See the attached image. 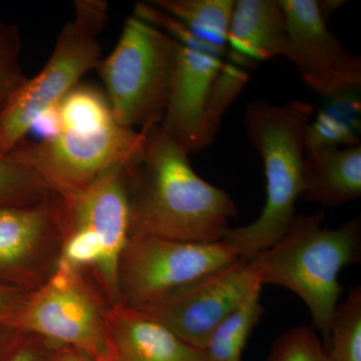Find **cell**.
<instances>
[{"label": "cell", "instance_id": "obj_26", "mask_svg": "<svg viewBox=\"0 0 361 361\" xmlns=\"http://www.w3.org/2000/svg\"><path fill=\"white\" fill-rule=\"evenodd\" d=\"M37 130L42 140L49 139L61 132L59 104L44 111L33 123L32 130Z\"/></svg>", "mask_w": 361, "mask_h": 361}, {"label": "cell", "instance_id": "obj_2", "mask_svg": "<svg viewBox=\"0 0 361 361\" xmlns=\"http://www.w3.org/2000/svg\"><path fill=\"white\" fill-rule=\"evenodd\" d=\"M313 116L312 104L303 101L274 104L255 99L247 106V135L264 163L267 196L258 219L229 228L223 236L240 258L267 250L293 222L297 199L303 194L304 156Z\"/></svg>", "mask_w": 361, "mask_h": 361}, {"label": "cell", "instance_id": "obj_3", "mask_svg": "<svg viewBox=\"0 0 361 361\" xmlns=\"http://www.w3.org/2000/svg\"><path fill=\"white\" fill-rule=\"evenodd\" d=\"M323 219V213L296 215L274 245L246 260L262 286L278 285L302 299L325 348L342 292L339 274L361 259V220L356 215L336 229H326Z\"/></svg>", "mask_w": 361, "mask_h": 361}, {"label": "cell", "instance_id": "obj_18", "mask_svg": "<svg viewBox=\"0 0 361 361\" xmlns=\"http://www.w3.org/2000/svg\"><path fill=\"white\" fill-rule=\"evenodd\" d=\"M262 287L256 285L213 332L205 350L212 361H242L247 341L264 312L260 302Z\"/></svg>", "mask_w": 361, "mask_h": 361}, {"label": "cell", "instance_id": "obj_27", "mask_svg": "<svg viewBox=\"0 0 361 361\" xmlns=\"http://www.w3.org/2000/svg\"><path fill=\"white\" fill-rule=\"evenodd\" d=\"M25 336L11 322L0 320V361H6Z\"/></svg>", "mask_w": 361, "mask_h": 361}, {"label": "cell", "instance_id": "obj_22", "mask_svg": "<svg viewBox=\"0 0 361 361\" xmlns=\"http://www.w3.org/2000/svg\"><path fill=\"white\" fill-rule=\"evenodd\" d=\"M20 30L0 18V115L27 80L20 66Z\"/></svg>", "mask_w": 361, "mask_h": 361}, {"label": "cell", "instance_id": "obj_10", "mask_svg": "<svg viewBox=\"0 0 361 361\" xmlns=\"http://www.w3.org/2000/svg\"><path fill=\"white\" fill-rule=\"evenodd\" d=\"M140 152L85 189L56 194L61 227L87 233L101 248L102 261L97 273L114 304L118 302V264L130 235L128 174Z\"/></svg>", "mask_w": 361, "mask_h": 361}, {"label": "cell", "instance_id": "obj_28", "mask_svg": "<svg viewBox=\"0 0 361 361\" xmlns=\"http://www.w3.org/2000/svg\"><path fill=\"white\" fill-rule=\"evenodd\" d=\"M51 361H94L89 355L68 346L58 345Z\"/></svg>", "mask_w": 361, "mask_h": 361}, {"label": "cell", "instance_id": "obj_4", "mask_svg": "<svg viewBox=\"0 0 361 361\" xmlns=\"http://www.w3.org/2000/svg\"><path fill=\"white\" fill-rule=\"evenodd\" d=\"M180 44L132 16L97 70L118 123L140 130L160 125L172 92Z\"/></svg>", "mask_w": 361, "mask_h": 361}, {"label": "cell", "instance_id": "obj_16", "mask_svg": "<svg viewBox=\"0 0 361 361\" xmlns=\"http://www.w3.org/2000/svg\"><path fill=\"white\" fill-rule=\"evenodd\" d=\"M228 44L250 61L285 58L288 28L281 0H236Z\"/></svg>", "mask_w": 361, "mask_h": 361}, {"label": "cell", "instance_id": "obj_25", "mask_svg": "<svg viewBox=\"0 0 361 361\" xmlns=\"http://www.w3.org/2000/svg\"><path fill=\"white\" fill-rule=\"evenodd\" d=\"M25 299L20 288L0 283V320L11 322Z\"/></svg>", "mask_w": 361, "mask_h": 361}, {"label": "cell", "instance_id": "obj_12", "mask_svg": "<svg viewBox=\"0 0 361 361\" xmlns=\"http://www.w3.org/2000/svg\"><path fill=\"white\" fill-rule=\"evenodd\" d=\"M287 16L286 58L306 84L323 97L341 99L360 92L361 59L327 28L316 0H281Z\"/></svg>", "mask_w": 361, "mask_h": 361}, {"label": "cell", "instance_id": "obj_20", "mask_svg": "<svg viewBox=\"0 0 361 361\" xmlns=\"http://www.w3.org/2000/svg\"><path fill=\"white\" fill-rule=\"evenodd\" d=\"M329 361H361V287L351 289L337 305L326 348Z\"/></svg>", "mask_w": 361, "mask_h": 361}, {"label": "cell", "instance_id": "obj_8", "mask_svg": "<svg viewBox=\"0 0 361 361\" xmlns=\"http://www.w3.org/2000/svg\"><path fill=\"white\" fill-rule=\"evenodd\" d=\"M151 129L115 123L94 132L63 130L49 139L21 142L8 155L35 171L54 193H75L139 153Z\"/></svg>", "mask_w": 361, "mask_h": 361}, {"label": "cell", "instance_id": "obj_7", "mask_svg": "<svg viewBox=\"0 0 361 361\" xmlns=\"http://www.w3.org/2000/svg\"><path fill=\"white\" fill-rule=\"evenodd\" d=\"M225 242H182L132 234L118 264V302L132 308L159 299L239 260Z\"/></svg>", "mask_w": 361, "mask_h": 361}, {"label": "cell", "instance_id": "obj_11", "mask_svg": "<svg viewBox=\"0 0 361 361\" xmlns=\"http://www.w3.org/2000/svg\"><path fill=\"white\" fill-rule=\"evenodd\" d=\"M258 284L248 261L240 258L228 267L135 310L190 345L206 350L218 325Z\"/></svg>", "mask_w": 361, "mask_h": 361}, {"label": "cell", "instance_id": "obj_6", "mask_svg": "<svg viewBox=\"0 0 361 361\" xmlns=\"http://www.w3.org/2000/svg\"><path fill=\"white\" fill-rule=\"evenodd\" d=\"M223 59L180 44L167 110L160 129L188 155L213 144L223 116L245 87L243 71Z\"/></svg>", "mask_w": 361, "mask_h": 361}, {"label": "cell", "instance_id": "obj_14", "mask_svg": "<svg viewBox=\"0 0 361 361\" xmlns=\"http://www.w3.org/2000/svg\"><path fill=\"white\" fill-rule=\"evenodd\" d=\"M61 233L56 194L27 206L0 209V283L21 289L40 246Z\"/></svg>", "mask_w": 361, "mask_h": 361}, {"label": "cell", "instance_id": "obj_23", "mask_svg": "<svg viewBox=\"0 0 361 361\" xmlns=\"http://www.w3.org/2000/svg\"><path fill=\"white\" fill-rule=\"evenodd\" d=\"M267 361H329L314 332L305 326L289 330L271 348Z\"/></svg>", "mask_w": 361, "mask_h": 361}, {"label": "cell", "instance_id": "obj_5", "mask_svg": "<svg viewBox=\"0 0 361 361\" xmlns=\"http://www.w3.org/2000/svg\"><path fill=\"white\" fill-rule=\"evenodd\" d=\"M73 16L61 28L49 61L27 78L0 115V155L18 147L44 111L58 106L102 61L99 37L108 18L104 0H77Z\"/></svg>", "mask_w": 361, "mask_h": 361}, {"label": "cell", "instance_id": "obj_24", "mask_svg": "<svg viewBox=\"0 0 361 361\" xmlns=\"http://www.w3.org/2000/svg\"><path fill=\"white\" fill-rule=\"evenodd\" d=\"M56 348L51 342L25 336L6 361H51Z\"/></svg>", "mask_w": 361, "mask_h": 361}, {"label": "cell", "instance_id": "obj_21", "mask_svg": "<svg viewBox=\"0 0 361 361\" xmlns=\"http://www.w3.org/2000/svg\"><path fill=\"white\" fill-rule=\"evenodd\" d=\"M52 194L32 169L8 154L0 155V209L42 203Z\"/></svg>", "mask_w": 361, "mask_h": 361}, {"label": "cell", "instance_id": "obj_15", "mask_svg": "<svg viewBox=\"0 0 361 361\" xmlns=\"http://www.w3.org/2000/svg\"><path fill=\"white\" fill-rule=\"evenodd\" d=\"M303 196L325 207L344 205L361 197L360 145L339 149L308 135L303 166Z\"/></svg>", "mask_w": 361, "mask_h": 361}, {"label": "cell", "instance_id": "obj_17", "mask_svg": "<svg viewBox=\"0 0 361 361\" xmlns=\"http://www.w3.org/2000/svg\"><path fill=\"white\" fill-rule=\"evenodd\" d=\"M205 44L228 51V35L236 0H154Z\"/></svg>", "mask_w": 361, "mask_h": 361}, {"label": "cell", "instance_id": "obj_9", "mask_svg": "<svg viewBox=\"0 0 361 361\" xmlns=\"http://www.w3.org/2000/svg\"><path fill=\"white\" fill-rule=\"evenodd\" d=\"M104 311L84 284L78 269L59 260L44 286L30 296L11 320L26 336L82 351L94 361H110Z\"/></svg>", "mask_w": 361, "mask_h": 361}, {"label": "cell", "instance_id": "obj_13", "mask_svg": "<svg viewBox=\"0 0 361 361\" xmlns=\"http://www.w3.org/2000/svg\"><path fill=\"white\" fill-rule=\"evenodd\" d=\"M110 361H212L141 311L113 304L104 311Z\"/></svg>", "mask_w": 361, "mask_h": 361}, {"label": "cell", "instance_id": "obj_19", "mask_svg": "<svg viewBox=\"0 0 361 361\" xmlns=\"http://www.w3.org/2000/svg\"><path fill=\"white\" fill-rule=\"evenodd\" d=\"M61 130L94 132L118 123L106 94L89 85H78L59 104Z\"/></svg>", "mask_w": 361, "mask_h": 361}, {"label": "cell", "instance_id": "obj_1", "mask_svg": "<svg viewBox=\"0 0 361 361\" xmlns=\"http://www.w3.org/2000/svg\"><path fill=\"white\" fill-rule=\"evenodd\" d=\"M130 235L182 242L222 241L237 207L202 179L189 155L160 127L149 130L128 174Z\"/></svg>", "mask_w": 361, "mask_h": 361}]
</instances>
